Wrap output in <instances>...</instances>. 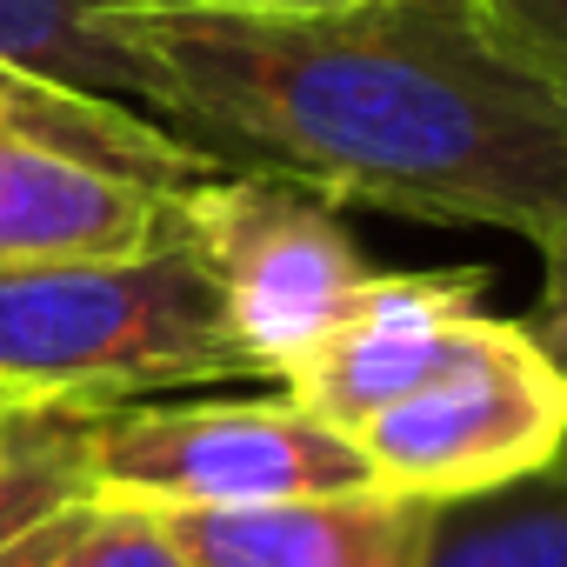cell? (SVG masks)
<instances>
[{
    "label": "cell",
    "instance_id": "2",
    "mask_svg": "<svg viewBox=\"0 0 567 567\" xmlns=\"http://www.w3.org/2000/svg\"><path fill=\"white\" fill-rule=\"evenodd\" d=\"M260 381L187 227L141 254L0 267V394L54 408H127L181 388Z\"/></svg>",
    "mask_w": 567,
    "mask_h": 567
},
{
    "label": "cell",
    "instance_id": "9",
    "mask_svg": "<svg viewBox=\"0 0 567 567\" xmlns=\"http://www.w3.org/2000/svg\"><path fill=\"white\" fill-rule=\"evenodd\" d=\"M0 74L161 121V81L127 34V0H0Z\"/></svg>",
    "mask_w": 567,
    "mask_h": 567
},
{
    "label": "cell",
    "instance_id": "11",
    "mask_svg": "<svg viewBox=\"0 0 567 567\" xmlns=\"http://www.w3.org/2000/svg\"><path fill=\"white\" fill-rule=\"evenodd\" d=\"M421 567H567V467L441 501Z\"/></svg>",
    "mask_w": 567,
    "mask_h": 567
},
{
    "label": "cell",
    "instance_id": "8",
    "mask_svg": "<svg viewBox=\"0 0 567 567\" xmlns=\"http://www.w3.org/2000/svg\"><path fill=\"white\" fill-rule=\"evenodd\" d=\"M187 567H421L434 501L394 487L154 514Z\"/></svg>",
    "mask_w": 567,
    "mask_h": 567
},
{
    "label": "cell",
    "instance_id": "6",
    "mask_svg": "<svg viewBox=\"0 0 567 567\" xmlns=\"http://www.w3.org/2000/svg\"><path fill=\"white\" fill-rule=\"evenodd\" d=\"M487 274L454 267V274H368L348 315L328 328V341L280 381L301 408H315L328 427L361 434L381 408L414 394L454 341L487 315Z\"/></svg>",
    "mask_w": 567,
    "mask_h": 567
},
{
    "label": "cell",
    "instance_id": "14",
    "mask_svg": "<svg viewBox=\"0 0 567 567\" xmlns=\"http://www.w3.org/2000/svg\"><path fill=\"white\" fill-rule=\"evenodd\" d=\"M520 328H527L534 348L567 374V227L540 247V301H534V315H527Z\"/></svg>",
    "mask_w": 567,
    "mask_h": 567
},
{
    "label": "cell",
    "instance_id": "17",
    "mask_svg": "<svg viewBox=\"0 0 567 567\" xmlns=\"http://www.w3.org/2000/svg\"><path fill=\"white\" fill-rule=\"evenodd\" d=\"M554 467H567V447H560V454H554Z\"/></svg>",
    "mask_w": 567,
    "mask_h": 567
},
{
    "label": "cell",
    "instance_id": "15",
    "mask_svg": "<svg viewBox=\"0 0 567 567\" xmlns=\"http://www.w3.org/2000/svg\"><path fill=\"white\" fill-rule=\"evenodd\" d=\"M134 8H200V14H315L348 0H134Z\"/></svg>",
    "mask_w": 567,
    "mask_h": 567
},
{
    "label": "cell",
    "instance_id": "7",
    "mask_svg": "<svg viewBox=\"0 0 567 567\" xmlns=\"http://www.w3.org/2000/svg\"><path fill=\"white\" fill-rule=\"evenodd\" d=\"M181 194L0 114V267L107 260L174 234Z\"/></svg>",
    "mask_w": 567,
    "mask_h": 567
},
{
    "label": "cell",
    "instance_id": "4",
    "mask_svg": "<svg viewBox=\"0 0 567 567\" xmlns=\"http://www.w3.org/2000/svg\"><path fill=\"white\" fill-rule=\"evenodd\" d=\"M354 447L381 487L434 507L507 487L554 467L567 447V374L534 348L520 321L481 315L414 394L354 434Z\"/></svg>",
    "mask_w": 567,
    "mask_h": 567
},
{
    "label": "cell",
    "instance_id": "12",
    "mask_svg": "<svg viewBox=\"0 0 567 567\" xmlns=\"http://www.w3.org/2000/svg\"><path fill=\"white\" fill-rule=\"evenodd\" d=\"M41 567H187V560L154 514L114 507V501H81V514L68 520V534L54 540V554Z\"/></svg>",
    "mask_w": 567,
    "mask_h": 567
},
{
    "label": "cell",
    "instance_id": "16",
    "mask_svg": "<svg viewBox=\"0 0 567 567\" xmlns=\"http://www.w3.org/2000/svg\"><path fill=\"white\" fill-rule=\"evenodd\" d=\"M28 414H34L28 401H8V394H0V461H8V447H14V434H21Z\"/></svg>",
    "mask_w": 567,
    "mask_h": 567
},
{
    "label": "cell",
    "instance_id": "10",
    "mask_svg": "<svg viewBox=\"0 0 567 567\" xmlns=\"http://www.w3.org/2000/svg\"><path fill=\"white\" fill-rule=\"evenodd\" d=\"M87 494V414L41 401L0 461V567H41Z\"/></svg>",
    "mask_w": 567,
    "mask_h": 567
},
{
    "label": "cell",
    "instance_id": "3",
    "mask_svg": "<svg viewBox=\"0 0 567 567\" xmlns=\"http://www.w3.org/2000/svg\"><path fill=\"white\" fill-rule=\"evenodd\" d=\"M381 487L354 434L280 394L240 401H127L87 414V494L141 514L260 507Z\"/></svg>",
    "mask_w": 567,
    "mask_h": 567
},
{
    "label": "cell",
    "instance_id": "5",
    "mask_svg": "<svg viewBox=\"0 0 567 567\" xmlns=\"http://www.w3.org/2000/svg\"><path fill=\"white\" fill-rule=\"evenodd\" d=\"M181 227L260 381H288L374 274L334 200L280 174H214L187 187Z\"/></svg>",
    "mask_w": 567,
    "mask_h": 567
},
{
    "label": "cell",
    "instance_id": "13",
    "mask_svg": "<svg viewBox=\"0 0 567 567\" xmlns=\"http://www.w3.org/2000/svg\"><path fill=\"white\" fill-rule=\"evenodd\" d=\"M481 8L567 87V0H481Z\"/></svg>",
    "mask_w": 567,
    "mask_h": 567
},
{
    "label": "cell",
    "instance_id": "1",
    "mask_svg": "<svg viewBox=\"0 0 567 567\" xmlns=\"http://www.w3.org/2000/svg\"><path fill=\"white\" fill-rule=\"evenodd\" d=\"M161 121L227 174H280L534 254L567 227V87L481 0H348L315 14L134 8Z\"/></svg>",
    "mask_w": 567,
    "mask_h": 567
}]
</instances>
